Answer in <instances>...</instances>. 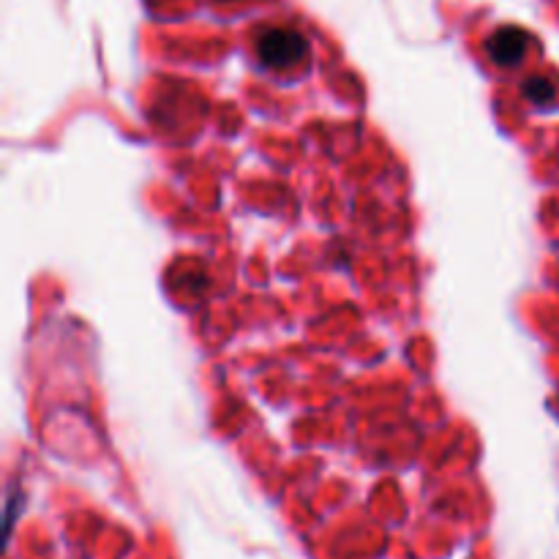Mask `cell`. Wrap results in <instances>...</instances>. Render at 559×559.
I'll list each match as a JSON object with an SVG mask.
<instances>
[{"label": "cell", "instance_id": "6da1fadb", "mask_svg": "<svg viewBox=\"0 0 559 559\" xmlns=\"http://www.w3.org/2000/svg\"><path fill=\"white\" fill-rule=\"evenodd\" d=\"M257 52L267 69H289V66H298L304 60V55L309 52V44L293 27H271L260 36Z\"/></svg>", "mask_w": 559, "mask_h": 559}, {"label": "cell", "instance_id": "7a4b0ae2", "mask_svg": "<svg viewBox=\"0 0 559 559\" xmlns=\"http://www.w3.org/2000/svg\"><path fill=\"white\" fill-rule=\"evenodd\" d=\"M524 49H527V33L519 31V27H502L486 44V52L500 66H516Z\"/></svg>", "mask_w": 559, "mask_h": 559}, {"label": "cell", "instance_id": "3957f363", "mask_svg": "<svg viewBox=\"0 0 559 559\" xmlns=\"http://www.w3.org/2000/svg\"><path fill=\"white\" fill-rule=\"evenodd\" d=\"M524 96L530 98L533 104H549L555 98V85L544 76H533V80L524 85Z\"/></svg>", "mask_w": 559, "mask_h": 559}]
</instances>
